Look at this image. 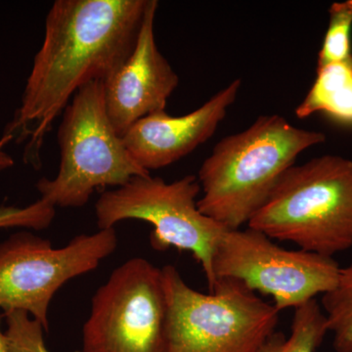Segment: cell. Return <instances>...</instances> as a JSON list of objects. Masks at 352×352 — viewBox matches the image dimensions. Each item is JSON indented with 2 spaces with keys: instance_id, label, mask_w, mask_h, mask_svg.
<instances>
[{
  "instance_id": "cell-5",
  "label": "cell",
  "mask_w": 352,
  "mask_h": 352,
  "mask_svg": "<svg viewBox=\"0 0 352 352\" xmlns=\"http://www.w3.org/2000/svg\"><path fill=\"white\" fill-rule=\"evenodd\" d=\"M58 143L57 175L36 183L41 199L55 208H82L96 190L119 188L136 176L150 175L111 124L103 82L87 83L74 95L63 112Z\"/></svg>"
},
{
  "instance_id": "cell-17",
  "label": "cell",
  "mask_w": 352,
  "mask_h": 352,
  "mask_svg": "<svg viewBox=\"0 0 352 352\" xmlns=\"http://www.w3.org/2000/svg\"><path fill=\"white\" fill-rule=\"evenodd\" d=\"M56 208L39 198L27 207H0V229L25 228L43 230L52 223Z\"/></svg>"
},
{
  "instance_id": "cell-15",
  "label": "cell",
  "mask_w": 352,
  "mask_h": 352,
  "mask_svg": "<svg viewBox=\"0 0 352 352\" xmlns=\"http://www.w3.org/2000/svg\"><path fill=\"white\" fill-rule=\"evenodd\" d=\"M352 0L335 2L329 9V25L318 55L319 67L352 58Z\"/></svg>"
},
{
  "instance_id": "cell-14",
  "label": "cell",
  "mask_w": 352,
  "mask_h": 352,
  "mask_svg": "<svg viewBox=\"0 0 352 352\" xmlns=\"http://www.w3.org/2000/svg\"><path fill=\"white\" fill-rule=\"evenodd\" d=\"M320 305L336 352H352V263L340 267L337 283L322 295Z\"/></svg>"
},
{
  "instance_id": "cell-18",
  "label": "cell",
  "mask_w": 352,
  "mask_h": 352,
  "mask_svg": "<svg viewBox=\"0 0 352 352\" xmlns=\"http://www.w3.org/2000/svg\"><path fill=\"white\" fill-rule=\"evenodd\" d=\"M9 141H10V139L6 138V136H3L0 140V173L9 170L14 166L13 157L4 150V147Z\"/></svg>"
},
{
  "instance_id": "cell-3",
  "label": "cell",
  "mask_w": 352,
  "mask_h": 352,
  "mask_svg": "<svg viewBox=\"0 0 352 352\" xmlns=\"http://www.w3.org/2000/svg\"><path fill=\"white\" fill-rule=\"evenodd\" d=\"M248 226L328 258L351 249V160L325 155L294 164Z\"/></svg>"
},
{
  "instance_id": "cell-13",
  "label": "cell",
  "mask_w": 352,
  "mask_h": 352,
  "mask_svg": "<svg viewBox=\"0 0 352 352\" xmlns=\"http://www.w3.org/2000/svg\"><path fill=\"white\" fill-rule=\"evenodd\" d=\"M328 332L325 314L314 298L296 308L289 338L274 332L256 352H316Z\"/></svg>"
},
{
  "instance_id": "cell-11",
  "label": "cell",
  "mask_w": 352,
  "mask_h": 352,
  "mask_svg": "<svg viewBox=\"0 0 352 352\" xmlns=\"http://www.w3.org/2000/svg\"><path fill=\"white\" fill-rule=\"evenodd\" d=\"M241 85V80H233L187 115L173 117L163 110L138 120L122 136L129 154L148 171L166 168L191 154L214 135Z\"/></svg>"
},
{
  "instance_id": "cell-6",
  "label": "cell",
  "mask_w": 352,
  "mask_h": 352,
  "mask_svg": "<svg viewBox=\"0 0 352 352\" xmlns=\"http://www.w3.org/2000/svg\"><path fill=\"white\" fill-rule=\"evenodd\" d=\"M201 185L195 175L175 182L160 177L136 176L124 186L102 194L95 205L99 229L113 228L127 219L151 224L150 243L156 251L175 248L187 251L201 264L210 293L215 279L212 261L226 227L201 214L197 197Z\"/></svg>"
},
{
  "instance_id": "cell-10",
  "label": "cell",
  "mask_w": 352,
  "mask_h": 352,
  "mask_svg": "<svg viewBox=\"0 0 352 352\" xmlns=\"http://www.w3.org/2000/svg\"><path fill=\"white\" fill-rule=\"evenodd\" d=\"M157 6V0H148L131 54L103 82L109 120L120 138L138 120L166 110L168 99L179 83L155 39Z\"/></svg>"
},
{
  "instance_id": "cell-2",
  "label": "cell",
  "mask_w": 352,
  "mask_h": 352,
  "mask_svg": "<svg viewBox=\"0 0 352 352\" xmlns=\"http://www.w3.org/2000/svg\"><path fill=\"white\" fill-rule=\"evenodd\" d=\"M325 140L322 132L298 129L276 113L261 116L244 131L219 141L201 164L199 210L229 230L240 229L296 157Z\"/></svg>"
},
{
  "instance_id": "cell-4",
  "label": "cell",
  "mask_w": 352,
  "mask_h": 352,
  "mask_svg": "<svg viewBox=\"0 0 352 352\" xmlns=\"http://www.w3.org/2000/svg\"><path fill=\"white\" fill-rule=\"evenodd\" d=\"M166 292V352H256L276 332L279 311L239 280L217 279L204 294L173 265L162 268Z\"/></svg>"
},
{
  "instance_id": "cell-19",
  "label": "cell",
  "mask_w": 352,
  "mask_h": 352,
  "mask_svg": "<svg viewBox=\"0 0 352 352\" xmlns=\"http://www.w3.org/2000/svg\"><path fill=\"white\" fill-rule=\"evenodd\" d=\"M0 352H9L6 333L1 330V317H0Z\"/></svg>"
},
{
  "instance_id": "cell-9",
  "label": "cell",
  "mask_w": 352,
  "mask_h": 352,
  "mask_svg": "<svg viewBox=\"0 0 352 352\" xmlns=\"http://www.w3.org/2000/svg\"><path fill=\"white\" fill-rule=\"evenodd\" d=\"M215 279L239 280L272 298L278 310L302 307L335 287L340 266L333 258L280 247L258 230H226L215 250Z\"/></svg>"
},
{
  "instance_id": "cell-12",
  "label": "cell",
  "mask_w": 352,
  "mask_h": 352,
  "mask_svg": "<svg viewBox=\"0 0 352 352\" xmlns=\"http://www.w3.org/2000/svg\"><path fill=\"white\" fill-rule=\"evenodd\" d=\"M316 113L352 124V58L317 68L316 80L296 115L305 119Z\"/></svg>"
},
{
  "instance_id": "cell-1",
  "label": "cell",
  "mask_w": 352,
  "mask_h": 352,
  "mask_svg": "<svg viewBox=\"0 0 352 352\" xmlns=\"http://www.w3.org/2000/svg\"><path fill=\"white\" fill-rule=\"evenodd\" d=\"M148 0H56L20 107L4 135L25 143V163L41 166L46 134L74 95L105 82L131 54Z\"/></svg>"
},
{
  "instance_id": "cell-7",
  "label": "cell",
  "mask_w": 352,
  "mask_h": 352,
  "mask_svg": "<svg viewBox=\"0 0 352 352\" xmlns=\"http://www.w3.org/2000/svg\"><path fill=\"white\" fill-rule=\"evenodd\" d=\"M115 228L80 234L63 248L22 231L0 243V309L25 311L48 331L53 296L67 282L91 272L117 249Z\"/></svg>"
},
{
  "instance_id": "cell-8",
  "label": "cell",
  "mask_w": 352,
  "mask_h": 352,
  "mask_svg": "<svg viewBox=\"0 0 352 352\" xmlns=\"http://www.w3.org/2000/svg\"><path fill=\"white\" fill-rule=\"evenodd\" d=\"M163 271L129 259L97 289L83 326V352H166Z\"/></svg>"
},
{
  "instance_id": "cell-16",
  "label": "cell",
  "mask_w": 352,
  "mask_h": 352,
  "mask_svg": "<svg viewBox=\"0 0 352 352\" xmlns=\"http://www.w3.org/2000/svg\"><path fill=\"white\" fill-rule=\"evenodd\" d=\"M9 352H50L44 342V328L25 311L4 314Z\"/></svg>"
}]
</instances>
